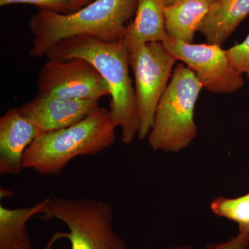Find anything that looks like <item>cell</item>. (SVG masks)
I'll return each instance as SVG.
<instances>
[{
	"label": "cell",
	"instance_id": "1",
	"mask_svg": "<svg viewBox=\"0 0 249 249\" xmlns=\"http://www.w3.org/2000/svg\"><path fill=\"white\" fill-rule=\"evenodd\" d=\"M137 2L138 0H95L67 14L40 10L29 21L33 36L29 55L45 56L54 45L77 37L88 36L109 42L122 40L135 16Z\"/></svg>",
	"mask_w": 249,
	"mask_h": 249
},
{
	"label": "cell",
	"instance_id": "2",
	"mask_svg": "<svg viewBox=\"0 0 249 249\" xmlns=\"http://www.w3.org/2000/svg\"><path fill=\"white\" fill-rule=\"evenodd\" d=\"M45 56L52 60L82 58L91 62L109 88L111 119L122 130L123 142H133L140 121L135 88L129 76V50L123 39L109 42L88 36L74 37L54 45Z\"/></svg>",
	"mask_w": 249,
	"mask_h": 249
},
{
	"label": "cell",
	"instance_id": "3",
	"mask_svg": "<svg viewBox=\"0 0 249 249\" xmlns=\"http://www.w3.org/2000/svg\"><path fill=\"white\" fill-rule=\"evenodd\" d=\"M116 127L109 109L96 108L70 127L39 136L24 152L23 168L59 176L76 157L98 155L110 147Z\"/></svg>",
	"mask_w": 249,
	"mask_h": 249
},
{
	"label": "cell",
	"instance_id": "4",
	"mask_svg": "<svg viewBox=\"0 0 249 249\" xmlns=\"http://www.w3.org/2000/svg\"><path fill=\"white\" fill-rule=\"evenodd\" d=\"M202 89L191 69L184 64L177 65L159 102L147 137L152 150L178 152L194 141L197 134L195 107Z\"/></svg>",
	"mask_w": 249,
	"mask_h": 249
},
{
	"label": "cell",
	"instance_id": "5",
	"mask_svg": "<svg viewBox=\"0 0 249 249\" xmlns=\"http://www.w3.org/2000/svg\"><path fill=\"white\" fill-rule=\"evenodd\" d=\"M46 219L55 218L66 224L69 232H57L49 241L65 238L71 249H125L124 240L113 227L110 205L94 199L47 198L42 213Z\"/></svg>",
	"mask_w": 249,
	"mask_h": 249
},
{
	"label": "cell",
	"instance_id": "6",
	"mask_svg": "<svg viewBox=\"0 0 249 249\" xmlns=\"http://www.w3.org/2000/svg\"><path fill=\"white\" fill-rule=\"evenodd\" d=\"M129 60L135 80L140 121L138 135L143 140L151 131L157 106L169 84L178 60L167 51L163 42H150L129 50Z\"/></svg>",
	"mask_w": 249,
	"mask_h": 249
},
{
	"label": "cell",
	"instance_id": "7",
	"mask_svg": "<svg viewBox=\"0 0 249 249\" xmlns=\"http://www.w3.org/2000/svg\"><path fill=\"white\" fill-rule=\"evenodd\" d=\"M48 60L39 73L37 94L93 101L109 96L106 80L88 60L82 58Z\"/></svg>",
	"mask_w": 249,
	"mask_h": 249
},
{
	"label": "cell",
	"instance_id": "8",
	"mask_svg": "<svg viewBox=\"0 0 249 249\" xmlns=\"http://www.w3.org/2000/svg\"><path fill=\"white\" fill-rule=\"evenodd\" d=\"M165 48L194 72L203 88L214 93L230 94L245 85L242 75L231 65L226 50L211 44L186 43L168 35Z\"/></svg>",
	"mask_w": 249,
	"mask_h": 249
},
{
	"label": "cell",
	"instance_id": "9",
	"mask_svg": "<svg viewBox=\"0 0 249 249\" xmlns=\"http://www.w3.org/2000/svg\"><path fill=\"white\" fill-rule=\"evenodd\" d=\"M98 107L99 101L68 99L37 94L18 109L42 135L70 127L83 120Z\"/></svg>",
	"mask_w": 249,
	"mask_h": 249
},
{
	"label": "cell",
	"instance_id": "10",
	"mask_svg": "<svg viewBox=\"0 0 249 249\" xmlns=\"http://www.w3.org/2000/svg\"><path fill=\"white\" fill-rule=\"evenodd\" d=\"M40 136L32 123L12 108L0 118V175H17L24 169L26 150Z\"/></svg>",
	"mask_w": 249,
	"mask_h": 249
},
{
	"label": "cell",
	"instance_id": "11",
	"mask_svg": "<svg viewBox=\"0 0 249 249\" xmlns=\"http://www.w3.org/2000/svg\"><path fill=\"white\" fill-rule=\"evenodd\" d=\"M249 15V0H218L210 6L198 32L208 44L222 46Z\"/></svg>",
	"mask_w": 249,
	"mask_h": 249
},
{
	"label": "cell",
	"instance_id": "12",
	"mask_svg": "<svg viewBox=\"0 0 249 249\" xmlns=\"http://www.w3.org/2000/svg\"><path fill=\"white\" fill-rule=\"evenodd\" d=\"M166 36L163 5L160 0H138L134 19L123 39L128 50L150 42H163Z\"/></svg>",
	"mask_w": 249,
	"mask_h": 249
},
{
	"label": "cell",
	"instance_id": "13",
	"mask_svg": "<svg viewBox=\"0 0 249 249\" xmlns=\"http://www.w3.org/2000/svg\"><path fill=\"white\" fill-rule=\"evenodd\" d=\"M208 0H181L164 7L165 31L172 38L193 43L195 34L207 14Z\"/></svg>",
	"mask_w": 249,
	"mask_h": 249
},
{
	"label": "cell",
	"instance_id": "14",
	"mask_svg": "<svg viewBox=\"0 0 249 249\" xmlns=\"http://www.w3.org/2000/svg\"><path fill=\"white\" fill-rule=\"evenodd\" d=\"M47 199L29 207L10 209L0 206V249H32L27 223L42 213Z\"/></svg>",
	"mask_w": 249,
	"mask_h": 249
},
{
	"label": "cell",
	"instance_id": "15",
	"mask_svg": "<svg viewBox=\"0 0 249 249\" xmlns=\"http://www.w3.org/2000/svg\"><path fill=\"white\" fill-rule=\"evenodd\" d=\"M212 212L238 224L239 232H249V193L240 197L219 196L211 204Z\"/></svg>",
	"mask_w": 249,
	"mask_h": 249
},
{
	"label": "cell",
	"instance_id": "16",
	"mask_svg": "<svg viewBox=\"0 0 249 249\" xmlns=\"http://www.w3.org/2000/svg\"><path fill=\"white\" fill-rule=\"evenodd\" d=\"M232 68L249 80V34L245 40L226 50Z\"/></svg>",
	"mask_w": 249,
	"mask_h": 249
},
{
	"label": "cell",
	"instance_id": "17",
	"mask_svg": "<svg viewBox=\"0 0 249 249\" xmlns=\"http://www.w3.org/2000/svg\"><path fill=\"white\" fill-rule=\"evenodd\" d=\"M16 4L34 5L40 10L53 11L59 14L71 13V0H0V6Z\"/></svg>",
	"mask_w": 249,
	"mask_h": 249
},
{
	"label": "cell",
	"instance_id": "18",
	"mask_svg": "<svg viewBox=\"0 0 249 249\" xmlns=\"http://www.w3.org/2000/svg\"><path fill=\"white\" fill-rule=\"evenodd\" d=\"M249 232H239L238 235L226 242L208 243L203 249H248Z\"/></svg>",
	"mask_w": 249,
	"mask_h": 249
},
{
	"label": "cell",
	"instance_id": "19",
	"mask_svg": "<svg viewBox=\"0 0 249 249\" xmlns=\"http://www.w3.org/2000/svg\"><path fill=\"white\" fill-rule=\"evenodd\" d=\"M95 0H71V13L78 11Z\"/></svg>",
	"mask_w": 249,
	"mask_h": 249
},
{
	"label": "cell",
	"instance_id": "20",
	"mask_svg": "<svg viewBox=\"0 0 249 249\" xmlns=\"http://www.w3.org/2000/svg\"><path fill=\"white\" fill-rule=\"evenodd\" d=\"M160 1L161 2V4L163 5L164 7H166V6H170L176 4V3L181 1V0H160Z\"/></svg>",
	"mask_w": 249,
	"mask_h": 249
},
{
	"label": "cell",
	"instance_id": "21",
	"mask_svg": "<svg viewBox=\"0 0 249 249\" xmlns=\"http://www.w3.org/2000/svg\"><path fill=\"white\" fill-rule=\"evenodd\" d=\"M168 249H194L191 245L176 246Z\"/></svg>",
	"mask_w": 249,
	"mask_h": 249
},
{
	"label": "cell",
	"instance_id": "22",
	"mask_svg": "<svg viewBox=\"0 0 249 249\" xmlns=\"http://www.w3.org/2000/svg\"><path fill=\"white\" fill-rule=\"evenodd\" d=\"M208 1H210V2H211V4H212V3L214 2V1H218V0H208Z\"/></svg>",
	"mask_w": 249,
	"mask_h": 249
}]
</instances>
